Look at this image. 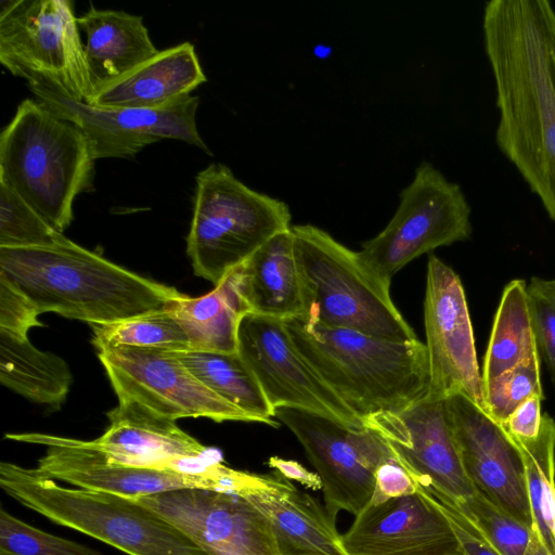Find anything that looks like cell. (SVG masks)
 Segmentation results:
<instances>
[{"mask_svg":"<svg viewBox=\"0 0 555 555\" xmlns=\"http://www.w3.org/2000/svg\"><path fill=\"white\" fill-rule=\"evenodd\" d=\"M482 29L496 143L555 221V10L546 0H491Z\"/></svg>","mask_w":555,"mask_h":555,"instance_id":"obj_1","label":"cell"},{"mask_svg":"<svg viewBox=\"0 0 555 555\" xmlns=\"http://www.w3.org/2000/svg\"><path fill=\"white\" fill-rule=\"evenodd\" d=\"M0 275L39 313L109 324L163 308L181 296L69 238L48 247L0 248Z\"/></svg>","mask_w":555,"mask_h":555,"instance_id":"obj_2","label":"cell"},{"mask_svg":"<svg viewBox=\"0 0 555 555\" xmlns=\"http://www.w3.org/2000/svg\"><path fill=\"white\" fill-rule=\"evenodd\" d=\"M283 322L299 352L363 423L372 415L400 412L427 398L424 343H398L330 327L308 315Z\"/></svg>","mask_w":555,"mask_h":555,"instance_id":"obj_3","label":"cell"},{"mask_svg":"<svg viewBox=\"0 0 555 555\" xmlns=\"http://www.w3.org/2000/svg\"><path fill=\"white\" fill-rule=\"evenodd\" d=\"M94 162L83 132L36 99L23 100L0 134V183L62 233L76 197L93 190Z\"/></svg>","mask_w":555,"mask_h":555,"instance_id":"obj_4","label":"cell"},{"mask_svg":"<svg viewBox=\"0 0 555 555\" xmlns=\"http://www.w3.org/2000/svg\"><path fill=\"white\" fill-rule=\"evenodd\" d=\"M0 487L51 521L129 555H209L179 528L134 499L65 488L36 468L2 462Z\"/></svg>","mask_w":555,"mask_h":555,"instance_id":"obj_5","label":"cell"},{"mask_svg":"<svg viewBox=\"0 0 555 555\" xmlns=\"http://www.w3.org/2000/svg\"><path fill=\"white\" fill-rule=\"evenodd\" d=\"M186 253L196 275L218 285L275 234L292 228L288 205L250 189L222 164L195 178Z\"/></svg>","mask_w":555,"mask_h":555,"instance_id":"obj_6","label":"cell"},{"mask_svg":"<svg viewBox=\"0 0 555 555\" xmlns=\"http://www.w3.org/2000/svg\"><path fill=\"white\" fill-rule=\"evenodd\" d=\"M292 233L311 299L308 317L386 340H418L396 308L389 286L363 266L357 251L312 224L292 225Z\"/></svg>","mask_w":555,"mask_h":555,"instance_id":"obj_7","label":"cell"},{"mask_svg":"<svg viewBox=\"0 0 555 555\" xmlns=\"http://www.w3.org/2000/svg\"><path fill=\"white\" fill-rule=\"evenodd\" d=\"M399 199L385 229L358 251L363 266L387 286L413 259L472 233L470 207L460 185L428 162L417 166Z\"/></svg>","mask_w":555,"mask_h":555,"instance_id":"obj_8","label":"cell"},{"mask_svg":"<svg viewBox=\"0 0 555 555\" xmlns=\"http://www.w3.org/2000/svg\"><path fill=\"white\" fill-rule=\"evenodd\" d=\"M0 63L28 85L85 103L93 96L73 1L20 0L0 18Z\"/></svg>","mask_w":555,"mask_h":555,"instance_id":"obj_9","label":"cell"},{"mask_svg":"<svg viewBox=\"0 0 555 555\" xmlns=\"http://www.w3.org/2000/svg\"><path fill=\"white\" fill-rule=\"evenodd\" d=\"M275 418L298 439L322 480L325 508L335 521L339 511L357 516L371 501L375 472L396 456L367 426L292 408H279Z\"/></svg>","mask_w":555,"mask_h":555,"instance_id":"obj_10","label":"cell"},{"mask_svg":"<svg viewBox=\"0 0 555 555\" xmlns=\"http://www.w3.org/2000/svg\"><path fill=\"white\" fill-rule=\"evenodd\" d=\"M5 438L47 447L36 468L42 476L131 499L188 488L235 493L242 482L243 470L222 462L205 473H184L112 462L86 440L40 433L7 434Z\"/></svg>","mask_w":555,"mask_h":555,"instance_id":"obj_11","label":"cell"},{"mask_svg":"<svg viewBox=\"0 0 555 555\" xmlns=\"http://www.w3.org/2000/svg\"><path fill=\"white\" fill-rule=\"evenodd\" d=\"M28 87L36 100L83 132L95 160L133 158L146 145L164 139L183 141L211 154L196 126L198 96L157 108H109L70 99L44 83Z\"/></svg>","mask_w":555,"mask_h":555,"instance_id":"obj_12","label":"cell"},{"mask_svg":"<svg viewBox=\"0 0 555 555\" xmlns=\"http://www.w3.org/2000/svg\"><path fill=\"white\" fill-rule=\"evenodd\" d=\"M424 324L429 373L427 399L443 400L462 393L488 413L461 279L435 255L427 261Z\"/></svg>","mask_w":555,"mask_h":555,"instance_id":"obj_13","label":"cell"},{"mask_svg":"<svg viewBox=\"0 0 555 555\" xmlns=\"http://www.w3.org/2000/svg\"><path fill=\"white\" fill-rule=\"evenodd\" d=\"M237 352L274 411L299 409L364 426L299 352L282 320L246 313L238 327Z\"/></svg>","mask_w":555,"mask_h":555,"instance_id":"obj_14","label":"cell"},{"mask_svg":"<svg viewBox=\"0 0 555 555\" xmlns=\"http://www.w3.org/2000/svg\"><path fill=\"white\" fill-rule=\"evenodd\" d=\"M118 400L131 399L153 411L178 420L207 417L215 422H253L203 385L176 352L134 347L98 350Z\"/></svg>","mask_w":555,"mask_h":555,"instance_id":"obj_15","label":"cell"},{"mask_svg":"<svg viewBox=\"0 0 555 555\" xmlns=\"http://www.w3.org/2000/svg\"><path fill=\"white\" fill-rule=\"evenodd\" d=\"M390 447L418 486L459 507L477 490L469 480L449 422L444 399L364 420Z\"/></svg>","mask_w":555,"mask_h":555,"instance_id":"obj_16","label":"cell"},{"mask_svg":"<svg viewBox=\"0 0 555 555\" xmlns=\"http://www.w3.org/2000/svg\"><path fill=\"white\" fill-rule=\"evenodd\" d=\"M209 555H280L268 518L240 494L188 488L135 498Z\"/></svg>","mask_w":555,"mask_h":555,"instance_id":"obj_17","label":"cell"},{"mask_svg":"<svg viewBox=\"0 0 555 555\" xmlns=\"http://www.w3.org/2000/svg\"><path fill=\"white\" fill-rule=\"evenodd\" d=\"M464 469L476 490L533 526L522 455L505 428L462 393L444 399Z\"/></svg>","mask_w":555,"mask_h":555,"instance_id":"obj_18","label":"cell"},{"mask_svg":"<svg viewBox=\"0 0 555 555\" xmlns=\"http://www.w3.org/2000/svg\"><path fill=\"white\" fill-rule=\"evenodd\" d=\"M347 555H460L448 518L430 495L417 492L369 503L340 534Z\"/></svg>","mask_w":555,"mask_h":555,"instance_id":"obj_19","label":"cell"},{"mask_svg":"<svg viewBox=\"0 0 555 555\" xmlns=\"http://www.w3.org/2000/svg\"><path fill=\"white\" fill-rule=\"evenodd\" d=\"M118 401L107 413L106 431L91 440L109 461L184 473H205L222 461L217 450L186 434L175 420L131 399Z\"/></svg>","mask_w":555,"mask_h":555,"instance_id":"obj_20","label":"cell"},{"mask_svg":"<svg viewBox=\"0 0 555 555\" xmlns=\"http://www.w3.org/2000/svg\"><path fill=\"white\" fill-rule=\"evenodd\" d=\"M236 494L268 518L280 555H347L326 508L278 472H247Z\"/></svg>","mask_w":555,"mask_h":555,"instance_id":"obj_21","label":"cell"},{"mask_svg":"<svg viewBox=\"0 0 555 555\" xmlns=\"http://www.w3.org/2000/svg\"><path fill=\"white\" fill-rule=\"evenodd\" d=\"M233 273L249 313L282 321L310 314L311 299L292 228L268 240Z\"/></svg>","mask_w":555,"mask_h":555,"instance_id":"obj_22","label":"cell"},{"mask_svg":"<svg viewBox=\"0 0 555 555\" xmlns=\"http://www.w3.org/2000/svg\"><path fill=\"white\" fill-rule=\"evenodd\" d=\"M207 80L194 44L182 42L98 91L88 104L100 107L157 108L191 95Z\"/></svg>","mask_w":555,"mask_h":555,"instance_id":"obj_23","label":"cell"},{"mask_svg":"<svg viewBox=\"0 0 555 555\" xmlns=\"http://www.w3.org/2000/svg\"><path fill=\"white\" fill-rule=\"evenodd\" d=\"M77 24L86 34L85 57L93 95L159 51L140 15L91 5L77 16Z\"/></svg>","mask_w":555,"mask_h":555,"instance_id":"obj_24","label":"cell"},{"mask_svg":"<svg viewBox=\"0 0 555 555\" xmlns=\"http://www.w3.org/2000/svg\"><path fill=\"white\" fill-rule=\"evenodd\" d=\"M168 307L189 337L191 350L237 352L238 327L249 313L231 271L201 297L181 294Z\"/></svg>","mask_w":555,"mask_h":555,"instance_id":"obj_25","label":"cell"},{"mask_svg":"<svg viewBox=\"0 0 555 555\" xmlns=\"http://www.w3.org/2000/svg\"><path fill=\"white\" fill-rule=\"evenodd\" d=\"M68 364L59 356L37 349L28 337L0 330V382L39 404L59 408L72 385Z\"/></svg>","mask_w":555,"mask_h":555,"instance_id":"obj_26","label":"cell"},{"mask_svg":"<svg viewBox=\"0 0 555 555\" xmlns=\"http://www.w3.org/2000/svg\"><path fill=\"white\" fill-rule=\"evenodd\" d=\"M176 354L203 385L241 410L253 422L279 426L274 410L238 352L190 350Z\"/></svg>","mask_w":555,"mask_h":555,"instance_id":"obj_27","label":"cell"},{"mask_svg":"<svg viewBox=\"0 0 555 555\" xmlns=\"http://www.w3.org/2000/svg\"><path fill=\"white\" fill-rule=\"evenodd\" d=\"M538 351L527 284L520 279L512 280L503 289L493 320L483 359V385H488Z\"/></svg>","mask_w":555,"mask_h":555,"instance_id":"obj_28","label":"cell"},{"mask_svg":"<svg viewBox=\"0 0 555 555\" xmlns=\"http://www.w3.org/2000/svg\"><path fill=\"white\" fill-rule=\"evenodd\" d=\"M511 437L522 455L534 530L555 555V422L544 414L534 438Z\"/></svg>","mask_w":555,"mask_h":555,"instance_id":"obj_29","label":"cell"},{"mask_svg":"<svg viewBox=\"0 0 555 555\" xmlns=\"http://www.w3.org/2000/svg\"><path fill=\"white\" fill-rule=\"evenodd\" d=\"M168 305L122 321L91 325L92 344L98 350L124 346L172 352L190 351L189 337Z\"/></svg>","mask_w":555,"mask_h":555,"instance_id":"obj_30","label":"cell"},{"mask_svg":"<svg viewBox=\"0 0 555 555\" xmlns=\"http://www.w3.org/2000/svg\"><path fill=\"white\" fill-rule=\"evenodd\" d=\"M66 240L20 195L0 183V248L48 247Z\"/></svg>","mask_w":555,"mask_h":555,"instance_id":"obj_31","label":"cell"},{"mask_svg":"<svg viewBox=\"0 0 555 555\" xmlns=\"http://www.w3.org/2000/svg\"><path fill=\"white\" fill-rule=\"evenodd\" d=\"M456 508L501 555H527L535 533L533 527L501 509L478 491Z\"/></svg>","mask_w":555,"mask_h":555,"instance_id":"obj_32","label":"cell"},{"mask_svg":"<svg viewBox=\"0 0 555 555\" xmlns=\"http://www.w3.org/2000/svg\"><path fill=\"white\" fill-rule=\"evenodd\" d=\"M488 414L504 425L513 412L532 397L544 398L540 376V352L525 359L485 386Z\"/></svg>","mask_w":555,"mask_h":555,"instance_id":"obj_33","label":"cell"},{"mask_svg":"<svg viewBox=\"0 0 555 555\" xmlns=\"http://www.w3.org/2000/svg\"><path fill=\"white\" fill-rule=\"evenodd\" d=\"M0 555H102L0 511Z\"/></svg>","mask_w":555,"mask_h":555,"instance_id":"obj_34","label":"cell"},{"mask_svg":"<svg viewBox=\"0 0 555 555\" xmlns=\"http://www.w3.org/2000/svg\"><path fill=\"white\" fill-rule=\"evenodd\" d=\"M527 293L539 352L543 353L555 382V287L552 280L532 278Z\"/></svg>","mask_w":555,"mask_h":555,"instance_id":"obj_35","label":"cell"},{"mask_svg":"<svg viewBox=\"0 0 555 555\" xmlns=\"http://www.w3.org/2000/svg\"><path fill=\"white\" fill-rule=\"evenodd\" d=\"M39 314L34 305L0 275V330L28 337L31 327L42 326Z\"/></svg>","mask_w":555,"mask_h":555,"instance_id":"obj_36","label":"cell"},{"mask_svg":"<svg viewBox=\"0 0 555 555\" xmlns=\"http://www.w3.org/2000/svg\"><path fill=\"white\" fill-rule=\"evenodd\" d=\"M423 490L430 495L434 502L448 518L449 524L459 542L461 555H501L487 541L478 528L452 503L440 495L433 494L425 489Z\"/></svg>","mask_w":555,"mask_h":555,"instance_id":"obj_37","label":"cell"},{"mask_svg":"<svg viewBox=\"0 0 555 555\" xmlns=\"http://www.w3.org/2000/svg\"><path fill=\"white\" fill-rule=\"evenodd\" d=\"M418 483L397 459L383 463L375 472L374 492L369 503L379 504L390 499L417 492Z\"/></svg>","mask_w":555,"mask_h":555,"instance_id":"obj_38","label":"cell"},{"mask_svg":"<svg viewBox=\"0 0 555 555\" xmlns=\"http://www.w3.org/2000/svg\"><path fill=\"white\" fill-rule=\"evenodd\" d=\"M541 397H532L521 403L502 425L513 437L530 439L534 438L541 427Z\"/></svg>","mask_w":555,"mask_h":555,"instance_id":"obj_39","label":"cell"},{"mask_svg":"<svg viewBox=\"0 0 555 555\" xmlns=\"http://www.w3.org/2000/svg\"><path fill=\"white\" fill-rule=\"evenodd\" d=\"M267 464L270 468L291 481H297L312 490L322 489L320 476L296 461L271 456Z\"/></svg>","mask_w":555,"mask_h":555,"instance_id":"obj_40","label":"cell"},{"mask_svg":"<svg viewBox=\"0 0 555 555\" xmlns=\"http://www.w3.org/2000/svg\"><path fill=\"white\" fill-rule=\"evenodd\" d=\"M527 555H551L547 550L544 547L537 532L534 533L533 540L531 542L530 548Z\"/></svg>","mask_w":555,"mask_h":555,"instance_id":"obj_41","label":"cell"},{"mask_svg":"<svg viewBox=\"0 0 555 555\" xmlns=\"http://www.w3.org/2000/svg\"><path fill=\"white\" fill-rule=\"evenodd\" d=\"M20 0H1L0 1V18L11 13L18 4Z\"/></svg>","mask_w":555,"mask_h":555,"instance_id":"obj_42","label":"cell"},{"mask_svg":"<svg viewBox=\"0 0 555 555\" xmlns=\"http://www.w3.org/2000/svg\"><path fill=\"white\" fill-rule=\"evenodd\" d=\"M552 283H553V285H554V287H555V280H552Z\"/></svg>","mask_w":555,"mask_h":555,"instance_id":"obj_43","label":"cell"},{"mask_svg":"<svg viewBox=\"0 0 555 555\" xmlns=\"http://www.w3.org/2000/svg\"><path fill=\"white\" fill-rule=\"evenodd\" d=\"M461 555V554H460Z\"/></svg>","mask_w":555,"mask_h":555,"instance_id":"obj_44","label":"cell"}]
</instances>
